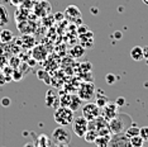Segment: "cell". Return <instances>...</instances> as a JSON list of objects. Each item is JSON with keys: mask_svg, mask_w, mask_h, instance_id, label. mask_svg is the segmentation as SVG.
Wrapping results in <instances>:
<instances>
[{"mask_svg": "<svg viewBox=\"0 0 148 147\" xmlns=\"http://www.w3.org/2000/svg\"><path fill=\"white\" fill-rule=\"evenodd\" d=\"M133 123L132 118L128 114H116L108 122V128L112 135H118V133L125 132V129Z\"/></svg>", "mask_w": 148, "mask_h": 147, "instance_id": "obj_1", "label": "cell"}, {"mask_svg": "<svg viewBox=\"0 0 148 147\" xmlns=\"http://www.w3.org/2000/svg\"><path fill=\"white\" fill-rule=\"evenodd\" d=\"M73 110H71L67 106L60 105L58 108H56L55 114H53V119L58 126H70L72 123V121L75 119V114H73Z\"/></svg>", "mask_w": 148, "mask_h": 147, "instance_id": "obj_2", "label": "cell"}, {"mask_svg": "<svg viewBox=\"0 0 148 147\" xmlns=\"http://www.w3.org/2000/svg\"><path fill=\"white\" fill-rule=\"evenodd\" d=\"M52 139L58 145H67L71 141V132L66 127L60 126L52 132Z\"/></svg>", "mask_w": 148, "mask_h": 147, "instance_id": "obj_3", "label": "cell"}, {"mask_svg": "<svg viewBox=\"0 0 148 147\" xmlns=\"http://www.w3.org/2000/svg\"><path fill=\"white\" fill-rule=\"evenodd\" d=\"M71 126H72V132L75 133L77 137L81 138V137L85 136V133L87 132V129H89V121L84 118L82 115H80L73 119Z\"/></svg>", "mask_w": 148, "mask_h": 147, "instance_id": "obj_4", "label": "cell"}, {"mask_svg": "<svg viewBox=\"0 0 148 147\" xmlns=\"http://www.w3.org/2000/svg\"><path fill=\"white\" fill-rule=\"evenodd\" d=\"M77 95L82 102H90L91 99H94L95 98V85H94V82H84L79 88Z\"/></svg>", "mask_w": 148, "mask_h": 147, "instance_id": "obj_5", "label": "cell"}, {"mask_svg": "<svg viewBox=\"0 0 148 147\" xmlns=\"http://www.w3.org/2000/svg\"><path fill=\"white\" fill-rule=\"evenodd\" d=\"M101 114V108L96 104V103H86L82 106V117L87 121H94L95 118H97Z\"/></svg>", "mask_w": 148, "mask_h": 147, "instance_id": "obj_6", "label": "cell"}, {"mask_svg": "<svg viewBox=\"0 0 148 147\" xmlns=\"http://www.w3.org/2000/svg\"><path fill=\"white\" fill-rule=\"evenodd\" d=\"M81 102H82V100L79 98V95L66 94V95L60 96V105L67 106V108H70L71 110H73V112H76V110L80 108Z\"/></svg>", "mask_w": 148, "mask_h": 147, "instance_id": "obj_7", "label": "cell"}, {"mask_svg": "<svg viewBox=\"0 0 148 147\" xmlns=\"http://www.w3.org/2000/svg\"><path fill=\"white\" fill-rule=\"evenodd\" d=\"M109 147H133L130 143V138H128L125 133H118L113 135L110 138V145Z\"/></svg>", "mask_w": 148, "mask_h": 147, "instance_id": "obj_8", "label": "cell"}, {"mask_svg": "<svg viewBox=\"0 0 148 147\" xmlns=\"http://www.w3.org/2000/svg\"><path fill=\"white\" fill-rule=\"evenodd\" d=\"M118 108H119V106H118L115 103H108L105 106L101 108V114L100 115H103L104 118L109 122L110 119L114 118V117L118 114Z\"/></svg>", "mask_w": 148, "mask_h": 147, "instance_id": "obj_9", "label": "cell"}, {"mask_svg": "<svg viewBox=\"0 0 148 147\" xmlns=\"http://www.w3.org/2000/svg\"><path fill=\"white\" fill-rule=\"evenodd\" d=\"M45 103L48 108H58L60 106V96L56 94L53 90L49 89L48 91L46 93V96H45Z\"/></svg>", "mask_w": 148, "mask_h": 147, "instance_id": "obj_10", "label": "cell"}, {"mask_svg": "<svg viewBox=\"0 0 148 147\" xmlns=\"http://www.w3.org/2000/svg\"><path fill=\"white\" fill-rule=\"evenodd\" d=\"M63 14H65V16H66L67 19H70V21H75L76 18H80V16H81L80 9L77 8V6H75V5H70V6H67Z\"/></svg>", "mask_w": 148, "mask_h": 147, "instance_id": "obj_11", "label": "cell"}, {"mask_svg": "<svg viewBox=\"0 0 148 147\" xmlns=\"http://www.w3.org/2000/svg\"><path fill=\"white\" fill-rule=\"evenodd\" d=\"M130 57L134 61H142L144 58V55H143V47L140 46H134V47L130 49Z\"/></svg>", "mask_w": 148, "mask_h": 147, "instance_id": "obj_12", "label": "cell"}, {"mask_svg": "<svg viewBox=\"0 0 148 147\" xmlns=\"http://www.w3.org/2000/svg\"><path fill=\"white\" fill-rule=\"evenodd\" d=\"M110 138H112V135L97 136L94 143L96 145V147H109V145H110Z\"/></svg>", "mask_w": 148, "mask_h": 147, "instance_id": "obj_13", "label": "cell"}, {"mask_svg": "<svg viewBox=\"0 0 148 147\" xmlns=\"http://www.w3.org/2000/svg\"><path fill=\"white\" fill-rule=\"evenodd\" d=\"M9 23V13L4 5H0V27H5Z\"/></svg>", "mask_w": 148, "mask_h": 147, "instance_id": "obj_14", "label": "cell"}, {"mask_svg": "<svg viewBox=\"0 0 148 147\" xmlns=\"http://www.w3.org/2000/svg\"><path fill=\"white\" fill-rule=\"evenodd\" d=\"M139 131H140V127H138L136 123H132L128 128L125 129V136L128 137V138H132V137L134 136H139Z\"/></svg>", "mask_w": 148, "mask_h": 147, "instance_id": "obj_15", "label": "cell"}, {"mask_svg": "<svg viewBox=\"0 0 148 147\" xmlns=\"http://www.w3.org/2000/svg\"><path fill=\"white\" fill-rule=\"evenodd\" d=\"M46 56H47V51L43 46H37V47L34 48V51H33V57H34L36 60H38V61L43 60Z\"/></svg>", "mask_w": 148, "mask_h": 147, "instance_id": "obj_16", "label": "cell"}, {"mask_svg": "<svg viewBox=\"0 0 148 147\" xmlns=\"http://www.w3.org/2000/svg\"><path fill=\"white\" fill-rule=\"evenodd\" d=\"M13 39V33L9 31V29H3L0 32V41L4 42V43H8Z\"/></svg>", "mask_w": 148, "mask_h": 147, "instance_id": "obj_17", "label": "cell"}, {"mask_svg": "<svg viewBox=\"0 0 148 147\" xmlns=\"http://www.w3.org/2000/svg\"><path fill=\"white\" fill-rule=\"evenodd\" d=\"M96 137H97V132L96 131L87 129V132L85 133V136H84L82 138H85V141L89 142V143H94V142H95V139H96Z\"/></svg>", "mask_w": 148, "mask_h": 147, "instance_id": "obj_18", "label": "cell"}, {"mask_svg": "<svg viewBox=\"0 0 148 147\" xmlns=\"http://www.w3.org/2000/svg\"><path fill=\"white\" fill-rule=\"evenodd\" d=\"M130 143L133 147H142L144 145V139L140 136H134L130 138Z\"/></svg>", "mask_w": 148, "mask_h": 147, "instance_id": "obj_19", "label": "cell"}, {"mask_svg": "<svg viewBox=\"0 0 148 147\" xmlns=\"http://www.w3.org/2000/svg\"><path fill=\"white\" fill-rule=\"evenodd\" d=\"M71 53L73 55V57H80V56H82L84 53H85V47H84V46H81V45L75 46V47L72 48Z\"/></svg>", "mask_w": 148, "mask_h": 147, "instance_id": "obj_20", "label": "cell"}, {"mask_svg": "<svg viewBox=\"0 0 148 147\" xmlns=\"http://www.w3.org/2000/svg\"><path fill=\"white\" fill-rule=\"evenodd\" d=\"M95 103L100 106V108H103V106H105L108 103H109V100H108V98H106L105 95H97V96H96Z\"/></svg>", "mask_w": 148, "mask_h": 147, "instance_id": "obj_21", "label": "cell"}, {"mask_svg": "<svg viewBox=\"0 0 148 147\" xmlns=\"http://www.w3.org/2000/svg\"><path fill=\"white\" fill-rule=\"evenodd\" d=\"M139 136L144 139V142H148V126H143V127H140Z\"/></svg>", "mask_w": 148, "mask_h": 147, "instance_id": "obj_22", "label": "cell"}, {"mask_svg": "<svg viewBox=\"0 0 148 147\" xmlns=\"http://www.w3.org/2000/svg\"><path fill=\"white\" fill-rule=\"evenodd\" d=\"M105 81H106L109 85H113L114 82H115V76H114L113 74H108L106 78H105Z\"/></svg>", "mask_w": 148, "mask_h": 147, "instance_id": "obj_23", "label": "cell"}, {"mask_svg": "<svg viewBox=\"0 0 148 147\" xmlns=\"http://www.w3.org/2000/svg\"><path fill=\"white\" fill-rule=\"evenodd\" d=\"M12 104V100H10V98H8V96H4V98L1 99V105L4 106V108H8L9 105Z\"/></svg>", "mask_w": 148, "mask_h": 147, "instance_id": "obj_24", "label": "cell"}, {"mask_svg": "<svg viewBox=\"0 0 148 147\" xmlns=\"http://www.w3.org/2000/svg\"><path fill=\"white\" fill-rule=\"evenodd\" d=\"M115 104H116V105L120 108V106H123L124 104H125V99L122 98V96H119V98H118V99L115 100Z\"/></svg>", "mask_w": 148, "mask_h": 147, "instance_id": "obj_25", "label": "cell"}, {"mask_svg": "<svg viewBox=\"0 0 148 147\" xmlns=\"http://www.w3.org/2000/svg\"><path fill=\"white\" fill-rule=\"evenodd\" d=\"M143 55H144V58L148 61V46H146V47H143Z\"/></svg>", "mask_w": 148, "mask_h": 147, "instance_id": "obj_26", "label": "cell"}, {"mask_svg": "<svg viewBox=\"0 0 148 147\" xmlns=\"http://www.w3.org/2000/svg\"><path fill=\"white\" fill-rule=\"evenodd\" d=\"M23 147H36V146H34V143H32V142H28V143H25V145L23 146Z\"/></svg>", "mask_w": 148, "mask_h": 147, "instance_id": "obj_27", "label": "cell"}, {"mask_svg": "<svg viewBox=\"0 0 148 147\" xmlns=\"http://www.w3.org/2000/svg\"><path fill=\"white\" fill-rule=\"evenodd\" d=\"M114 36H115V38H122V33L120 32H115L114 33Z\"/></svg>", "mask_w": 148, "mask_h": 147, "instance_id": "obj_28", "label": "cell"}, {"mask_svg": "<svg viewBox=\"0 0 148 147\" xmlns=\"http://www.w3.org/2000/svg\"><path fill=\"white\" fill-rule=\"evenodd\" d=\"M142 1H143V4H146L148 6V0H142Z\"/></svg>", "mask_w": 148, "mask_h": 147, "instance_id": "obj_29", "label": "cell"}, {"mask_svg": "<svg viewBox=\"0 0 148 147\" xmlns=\"http://www.w3.org/2000/svg\"><path fill=\"white\" fill-rule=\"evenodd\" d=\"M142 147H144V146H142Z\"/></svg>", "mask_w": 148, "mask_h": 147, "instance_id": "obj_30", "label": "cell"}]
</instances>
